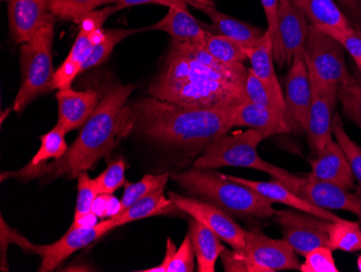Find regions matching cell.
Here are the masks:
<instances>
[{
	"label": "cell",
	"instance_id": "cell-35",
	"mask_svg": "<svg viewBox=\"0 0 361 272\" xmlns=\"http://www.w3.org/2000/svg\"><path fill=\"white\" fill-rule=\"evenodd\" d=\"M338 101L344 114L361 128V82L350 75L348 82L338 88Z\"/></svg>",
	"mask_w": 361,
	"mask_h": 272
},
{
	"label": "cell",
	"instance_id": "cell-34",
	"mask_svg": "<svg viewBox=\"0 0 361 272\" xmlns=\"http://www.w3.org/2000/svg\"><path fill=\"white\" fill-rule=\"evenodd\" d=\"M332 133H334V137L336 138V141L345 153L346 158L350 162L355 180L358 182L361 191V148L357 146L346 133L342 117L338 113L334 114V121H332Z\"/></svg>",
	"mask_w": 361,
	"mask_h": 272
},
{
	"label": "cell",
	"instance_id": "cell-36",
	"mask_svg": "<svg viewBox=\"0 0 361 272\" xmlns=\"http://www.w3.org/2000/svg\"><path fill=\"white\" fill-rule=\"evenodd\" d=\"M77 200L75 206L74 220L90 215L95 201L100 196L94 179L90 178L88 172H80L77 175Z\"/></svg>",
	"mask_w": 361,
	"mask_h": 272
},
{
	"label": "cell",
	"instance_id": "cell-7",
	"mask_svg": "<svg viewBox=\"0 0 361 272\" xmlns=\"http://www.w3.org/2000/svg\"><path fill=\"white\" fill-rule=\"evenodd\" d=\"M237 251L245 264V272L301 270L298 254L286 240L271 239L257 228L247 231L245 247Z\"/></svg>",
	"mask_w": 361,
	"mask_h": 272
},
{
	"label": "cell",
	"instance_id": "cell-45",
	"mask_svg": "<svg viewBox=\"0 0 361 272\" xmlns=\"http://www.w3.org/2000/svg\"><path fill=\"white\" fill-rule=\"evenodd\" d=\"M176 247L170 237L167 239V249H166L165 259L162 261L160 265L156 266V267L149 268V269L142 270L143 272H168V268H169L170 263H171L172 259H173L174 254H176Z\"/></svg>",
	"mask_w": 361,
	"mask_h": 272
},
{
	"label": "cell",
	"instance_id": "cell-3",
	"mask_svg": "<svg viewBox=\"0 0 361 272\" xmlns=\"http://www.w3.org/2000/svg\"><path fill=\"white\" fill-rule=\"evenodd\" d=\"M133 131L161 147L188 158L235 127L236 107L195 109L178 107L152 95L130 103Z\"/></svg>",
	"mask_w": 361,
	"mask_h": 272
},
{
	"label": "cell",
	"instance_id": "cell-22",
	"mask_svg": "<svg viewBox=\"0 0 361 272\" xmlns=\"http://www.w3.org/2000/svg\"><path fill=\"white\" fill-rule=\"evenodd\" d=\"M235 127H248L259 131L264 139L276 134L291 133L285 112L247 102L237 107Z\"/></svg>",
	"mask_w": 361,
	"mask_h": 272
},
{
	"label": "cell",
	"instance_id": "cell-13",
	"mask_svg": "<svg viewBox=\"0 0 361 272\" xmlns=\"http://www.w3.org/2000/svg\"><path fill=\"white\" fill-rule=\"evenodd\" d=\"M113 229L111 220L109 219L92 226L71 227L68 232L51 244H34L32 253L42 259L39 271H54L75 252L88 247Z\"/></svg>",
	"mask_w": 361,
	"mask_h": 272
},
{
	"label": "cell",
	"instance_id": "cell-51",
	"mask_svg": "<svg viewBox=\"0 0 361 272\" xmlns=\"http://www.w3.org/2000/svg\"><path fill=\"white\" fill-rule=\"evenodd\" d=\"M348 1H350V0H338V3H340L341 5H342L343 8L345 7V6L348 5Z\"/></svg>",
	"mask_w": 361,
	"mask_h": 272
},
{
	"label": "cell",
	"instance_id": "cell-40",
	"mask_svg": "<svg viewBox=\"0 0 361 272\" xmlns=\"http://www.w3.org/2000/svg\"><path fill=\"white\" fill-rule=\"evenodd\" d=\"M245 93H247V99L249 102L285 112L279 107L271 91L265 86L264 83L262 82L261 79L250 69H249L248 76L245 81Z\"/></svg>",
	"mask_w": 361,
	"mask_h": 272
},
{
	"label": "cell",
	"instance_id": "cell-42",
	"mask_svg": "<svg viewBox=\"0 0 361 272\" xmlns=\"http://www.w3.org/2000/svg\"><path fill=\"white\" fill-rule=\"evenodd\" d=\"M10 244L19 245L25 252H32V249H34V244L30 243L24 235H20L18 231L14 230L9 225H7L5 219L1 216V264H0L1 271L9 270L6 252H7L8 247Z\"/></svg>",
	"mask_w": 361,
	"mask_h": 272
},
{
	"label": "cell",
	"instance_id": "cell-4",
	"mask_svg": "<svg viewBox=\"0 0 361 272\" xmlns=\"http://www.w3.org/2000/svg\"><path fill=\"white\" fill-rule=\"evenodd\" d=\"M172 179L194 198L220 207L232 216L269 219L274 216L273 203L245 184L231 182L214 170L192 167L171 172Z\"/></svg>",
	"mask_w": 361,
	"mask_h": 272
},
{
	"label": "cell",
	"instance_id": "cell-43",
	"mask_svg": "<svg viewBox=\"0 0 361 272\" xmlns=\"http://www.w3.org/2000/svg\"><path fill=\"white\" fill-rule=\"evenodd\" d=\"M195 252L192 249L190 233L184 237L183 242L176 249L170 263L168 272H192L195 270Z\"/></svg>",
	"mask_w": 361,
	"mask_h": 272
},
{
	"label": "cell",
	"instance_id": "cell-10",
	"mask_svg": "<svg viewBox=\"0 0 361 272\" xmlns=\"http://www.w3.org/2000/svg\"><path fill=\"white\" fill-rule=\"evenodd\" d=\"M312 101L308 117V143L316 154L319 153L334 140L332 121L336 114L338 101V86L328 84L317 76L313 69L308 66Z\"/></svg>",
	"mask_w": 361,
	"mask_h": 272
},
{
	"label": "cell",
	"instance_id": "cell-12",
	"mask_svg": "<svg viewBox=\"0 0 361 272\" xmlns=\"http://www.w3.org/2000/svg\"><path fill=\"white\" fill-rule=\"evenodd\" d=\"M168 196L180 212L202 223L233 249L245 247L247 230L239 226L234 218L220 207L194 196H180L173 191L169 192Z\"/></svg>",
	"mask_w": 361,
	"mask_h": 272
},
{
	"label": "cell",
	"instance_id": "cell-1",
	"mask_svg": "<svg viewBox=\"0 0 361 272\" xmlns=\"http://www.w3.org/2000/svg\"><path fill=\"white\" fill-rule=\"evenodd\" d=\"M243 63H225L194 42L172 40L161 70L149 93L178 107L227 109L247 102Z\"/></svg>",
	"mask_w": 361,
	"mask_h": 272
},
{
	"label": "cell",
	"instance_id": "cell-16",
	"mask_svg": "<svg viewBox=\"0 0 361 272\" xmlns=\"http://www.w3.org/2000/svg\"><path fill=\"white\" fill-rule=\"evenodd\" d=\"M299 194L324 210L353 213L361 223V192L359 191L350 192L348 189L332 182L316 179L308 174L302 182Z\"/></svg>",
	"mask_w": 361,
	"mask_h": 272
},
{
	"label": "cell",
	"instance_id": "cell-50",
	"mask_svg": "<svg viewBox=\"0 0 361 272\" xmlns=\"http://www.w3.org/2000/svg\"><path fill=\"white\" fill-rule=\"evenodd\" d=\"M357 268H358L359 271L361 272V255H359L358 259H357Z\"/></svg>",
	"mask_w": 361,
	"mask_h": 272
},
{
	"label": "cell",
	"instance_id": "cell-21",
	"mask_svg": "<svg viewBox=\"0 0 361 272\" xmlns=\"http://www.w3.org/2000/svg\"><path fill=\"white\" fill-rule=\"evenodd\" d=\"M310 165L312 172L310 175L316 179L332 182L348 190L356 188L350 162L341 146L334 140L317 154V158L310 161Z\"/></svg>",
	"mask_w": 361,
	"mask_h": 272
},
{
	"label": "cell",
	"instance_id": "cell-23",
	"mask_svg": "<svg viewBox=\"0 0 361 272\" xmlns=\"http://www.w3.org/2000/svg\"><path fill=\"white\" fill-rule=\"evenodd\" d=\"M248 56L251 64L249 69L264 83L279 107L286 112L285 95L276 75L273 37L269 30H265L259 44L248 50Z\"/></svg>",
	"mask_w": 361,
	"mask_h": 272
},
{
	"label": "cell",
	"instance_id": "cell-38",
	"mask_svg": "<svg viewBox=\"0 0 361 272\" xmlns=\"http://www.w3.org/2000/svg\"><path fill=\"white\" fill-rule=\"evenodd\" d=\"M126 163L123 158L109 164V167L101 172L97 178H94L95 186H97L99 194H113L115 191L118 190L126 184Z\"/></svg>",
	"mask_w": 361,
	"mask_h": 272
},
{
	"label": "cell",
	"instance_id": "cell-6",
	"mask_svg": "<svg viewBox=\"0 0 361 272\" xmlns=\"http://www.w3.org/2000/svg\"><path fill=\"white\" fill-rule=\"evenodd\" d=\"M54 22L40 28L32 40L20 47L21 85L16 93L13 110L22 112L32 100L52 90Z\"/></svg>",
	"mask_w": 361,
	"mask_h": 272
},
{
	"label": "cell",
	"instance_id": "cell-25",
	"mask_svg": "<svg viewBox=\"0 0 361 272\" xmlns=\"http://www.w3.org/2000/svg\"><path fill=\"white\" fill-rule=\"evenodd\" d=\"M188 225V233L197 259V271H216V261L226 249L220 237L196 219H190Z\"/></svg>",
	"mask_w": 361,
	"mask_h": 272
},
{
	"label": "cell",
	"instance_id": "cell-11",
	"mask_svg": "<svg viewBox=\"0 0 361 272\" xmlns=\"http://www.w3.org/2000/svg\"><path fill=\"white\" fill-rule=\"evenodd\" d=\"M274 216L281 227L283 239L291 245L298 255L305 257L317 247H330L329 220L301 211L275 210Z\"/></svg>",
	"mask_w": 361,
	"mask_h": 272
},
{
	"label": "cell",
	"instance_id": "cell-2",
	"mask_svg": "<svg viewBox=\"0 0 361 272\" xmlns=\"http://www.w3.org/2000/svg\"><path fill=\"white\" fill-rule=\"evenodd\" d=\"M135 89L133 85L111 87L62 158L39 165L27 164L16 172H1V182L10 178L21 182L42 177L46 182L61 177L76 179L79 172L91 170L133 133V110L128 99Z\"/></svg>",
	"mask_w": 361,
	"mask_h": 272
},
{
	"label": "cell",
	"instance_id": "cell-30",
	"mask_svg": "<svg viewBox=\"0 0 361 272\" xmlns=\"http://www.w3.org/2000/svg\"><path fill=\"white\" fill-rule=\"evenodd\" d=\"M330 249L332 251H342L354 253L361 251V223L357 221H330L329 227Z\"/></svg>",
	"mask_w": 361,
	"mask_h": 272
},
{
	"label": "cell",
	"instance_id": "cell-9",
	"mask_svg": "<svg viewBox=\"0 0 361 272\" xmlns=\"http://www.w3.org/2000/svg\"><path fill=\"white\" fill-rule=\"evenodd\" d=\"M306 64L322 81L340 87L350 77L345 61V49L336 38L310 24L305 49Z\"/></svg>",
	"mask_w": 361,
	"mask_h": 272
},
{
	"label": "cell",
	"instance_id": "cell-18",
	"mask_svg": "<svg viewBox=\"0 0 361 272\" xmlns=\"http://www.w3.org/2000/svg\"><path fill=\"white\" fill-rule=\"evenodd\" d=\"M58 101V124L66 133L82 127L94 113L100 103V95L94 89L77 91L74 89H59L56 95Z\"/></svg>",
	"mask_w": 361,
	"mask_h": 272
},
{
	"label": "cell",
	"instance_id": "cell-15",
	"mask_svg": "<svg viewBox=\"0 0 361 272\" xmlns=\"http://www.w3.org/2000/svg\"><path fill=\"white\" fill-rule=\"evenodd\" d=\"M10 33L18 45L27 42L40 28L54 23L48 0H7Z\"/></svg>",
	"mask_w": 361,
	"mask_h": 272
},
{
	"label": "cell",
	"instance_id": "cell-41",
	"mask_svg": "<svg viewBox=\"0 0 361 272\" xmlns=\"http://www.w3.org/2000/svg\"><path fill=\"white\" fill-rule=\"evenodd\" d=\"M320 30L336 38L342 45L345 52L350 54L353 60L361 59V30L354 26H350L345 30H334V28H320Z\"/></svg>",
	"mask_w": 361,
	"mask_h": 272
},
{
	"label": "cell",
	"instance_id": "cell-47",
	"mask_svg": "<svg viewBox=\"0 0 361 272\" xmlns=\"http://www.w3.org/2000/svg\"><path fill=\"white\" fill-rule=\"evenodd\" d=\"M190 1L200 4V5L216 6V4H214L213 0H190Z\"/></svg>",
	"mask_w": 361,
	"mask_h": 272
},
{
	"label": "cell",
	"instance_id": "cell-46",
	"mask_svg": "<svg viewBox=\"0 0 361 272\" xmlns=\"http://www.w3.org/2000/svg\"><path fill=\"white\" fill-rule=\"evenodd\" d=\"M354 28L361 30V0H353L352 5L344 11Z\"/></svg>",
	"mask_w": 361,
	"mask_h": 272
},
{
	"label": "cell",
	"instance_id": "cell-24",
	"mask_svg": "<svg viewBox=\"0 0 361 272\" xmlns=\"http://www.w3.org/2000/svg\"><path fill=\"white\" fill-rule=\"evenodd\" d=\"M145 30H162L169 34L172 40L194 44L204 42L207 36V30L188 9L178 8H169L165 17Z\"/></svg>",
	"mask_w": 361,
	"mask_h": 272
},
{
	"label": "cell",
	"instance_id": "cell-31",
	"mask_svg": "<svg viewBox=\"0 0 361 272\" xmlns=\"http://www.w3.org/2000/svg\"><path fill=\"white\" fill-rule=\"evenodd\" d=\"M145 28H117V30H103L100 38L93 47L92 52L85 63L81 73L106 62L113 52L114 48L130 36L143 32Z\"/></svg>",
	"mask_w": 361,
	"mask_h": 272
},
{
	"label": "cell",
	"instance_id": "cell-32",
	"mask_svg": "<svg viewBox=\"0 0 361 272\" xmlns=\"http://www.w3.org/2000/svg\"><path fill=\"white\" fill-rule=\"evenodd\" d=\"M170 177H171L170 172H164L159 175H145L137 182H126L125 191L119 202L118 212L116 215L125 212L131 205L135 204L147 194H152L153 191L165 188Z\"/></svg>",
	"mask_w": 361,
	"mask_h": 272
},
{
	"label": "cell",
	"instance_id": "cell-37",
	"mask_svg": "<svg viewBox=\"0 0 361 272\" xmlns=\"http://www.w3.org/2000/svg\"><path fill=\"white\" fill-rule=\"evenodd\" d=\"M262 7L264 10L265 17L267 20V30H269L274 44V59L279 68H283L287 64L286 54L283 52V42H281L279 30H278V8L279 0H259Z\"/></svg>",
	"mask_w": 361,
	"mask_h": 272
},
{
	"label": "cell",
	"instance_id": "cell-28",
	"mask_svg": "<svg viewBox=\"0 0 361 272\" xmlns=\"http://www.w3.org/2000/svg\"><path fill=\"white\" fill-rule=\"evenodd\" d=\"M115 4L116 0H48L49 9L56 19L77 24L99 8Z\"/></svg>",
	"mask_w": 361,
	"mask_h": 272
},
{
	"label": "cell",
	"instance_id": "cell-33",
	"mask_svg": "<svg viewBox=\"0 0 361 272\" xmlns=\"http://www.w3.org/2000/svg\"><path fill=\"white\" fill-rule=\"evenodd\" d=\"M64 128L56 124L51 131L40 138L42 145L35 156L30 162V165L48 163L49 160H59L68 152V143L65 141L66 135Z\"/></svg>",
	"mask_w": 361,
	"mask_h": 272
},
{
	"label": "cell",
	"instance_id": "cell-29",
	"mask_svg": "<svg viewBox=\"0 0 361 272\" xmlns=\"http://www.w3.org/2000/svg\"><path fill=\"white\" fill-rule=\"evenodd\" d=\"M200 46L210 54L213 58L225 63H243L249 60L248 48L240 42L231 38L210 33L207 30V36Z\"/></svg>",
	"mask_w": 361,
	"mask_h": 272
},
{
	"label": "cell",
	"instance_id": "cell-48",
	"mask_svg": "<svg viewBox=\"0 0 361 272\" xmlns=\"http://www.w3.org/2000/svg\"><path fill=\"white\" fill-rule=\"evenodd\" d=\"M355 64H356L357 68H358L359 73L361 74V59H358V60H354Z\"/></svg>",
	"mask_w": 361,
	"mask_h": 272
},
{
	"label": "cell",
	"instance_id": "cell-8",
	"mask_svg": "<svg viewBox=\"0 0 361 272\" xmlns=\"http://www.w3.org/2000/svg\"><path fill=\"white\" fill-rule=\"evenodd\" d=\"M117 12L115 5L91 12L79 24V33L73 45L68 58L61 64L54 77L52 89L68 88L74 79L80 74L85 63L92 52L93 47L102 34L103 25L111 14Z\"/></svg>",
	"mask_w": 361,
	"mask_h": 272
},
{
	"label": "cell",
	"instance_id": "cell-5",
	"mask_svg": "<svg viewBox=\"0 0 361 272\" xmlns=\"http://www.w3.org/2000/svg\"><path fill=\"white\" fill-rule=\"evenodd\" d=\"M263 140V136L251 128L232 135L226 134L207 146L202 155L195 161L194 167L202 170L252 168L271 175L274 179L279 180L294 192L300 194L304 178L264 161L257 153V147Z\"/></svg>",
	"mask_w": 361,
	"mask_h": 272
},
{
	"label": "cell",
	"instance_id": "cell-39",
	"mask_svg": "<svg viewBox=\"0 0 361 272\" xmlns=\"http://www.w3.org/2000/svg\"><path fill=\"white\" fill-rule=\"evenodd\" d=\"M332 249L328 247H320L313 249L305 256L301 264V272H338Z\"/></svg>",
	"mask_w": 361,
	"mask_h": 272
},
{
	"label": "cell",
	"instance_id": "cell-14",
	"mask_svg": "<svg viewBox=\"0 0 361 272\" xmlns=\"http://www.w3.org/2000/svg\"><path fill=\"white\" fill-rule=\"evenodd\" d=\"M312 86L305 57L294 58L286 78V117L292 129L307 131Z\"/></svg>",
	"mask_w": 361,
	"mask_h": 272
},
{
	"label": "cell",
	"instance_id": "cell-17",
	"mask_svg": "<svg viewBox=\"0 0 361 272\" xmlns=\"http://www.w3.org/2000/svg\"><path fill=\"white\" fill-rule=\"evenodd\" d=\"M307 18L294 0H279L278 8V30L283 42L287 64L294 58L305 57L307 42Z\"/></svg>",
	"mask_w": 361,
	"mask_h": 272
},
{
	"label": "cell",
	"instance_id": "cell-49",
	"mask_svg": "<svg viewBox=\"0 0 361 272\" xmlns=\"http://www.w3.org/2000/svg\"><path fill=\"white\" fill-rule=\"evenodd\" d=\"M10 109H8L7 111L3 112V114H1V123H4L5 122V117H8V114H9Z\"/></svg>",
	"mask_w": 361,
	"mask_h": 272
},
{
	"label": "cell",
	"instance_id": "cell-44",
	"mask_svg": "<svg viewBox=\"0 0 361 272\" xmlns=\"http://www.w3.org/2000/svg\"><path fill=\"white\" fill-rule=\"evenodd\" d=\"M140 5H160L178 9H188V4L184 0H116L115 7L119 11L125 8Z\"/></svg>",
	"mask_w": 361,
	"mask_h": 272
},
{
	"label": "cell",
	"instance_id": "cell-26",
	"mask_svg": "<svg viewBox=\"0 0 361 272\" xmlns=\"http://www.w3.org/2000/svg\"><path fill=\"white\" fill-rule=\"evenodd\" d=\"M178 212L180 211L170 200L169 196L167 198L165 196V188H160L131 205L121 214L111 217V220L115 229L133 221L161 215H174Z\"/></svg>",
	"mask_w": 361,
	"mask_h": 272
},
{
	"label": "cell",
	"instance_id": "cell-27",
	"mask_svg": "<svg viewBox=\"0 0 361 272\" xmlns=\"http://www.w3.org/2000/svg\"><path fill=\"white\" fill-rule=\"evenodd\" d=\"M303 10L310 24L319 28L345 30L350 28V20L334 0H294Z\"/></svg>",
	"mask_w": 361,
	"mask_h": 272
},
{
	"label": "cell",
	"instance_id": "cell-20",
	"mask_svg": "<svg viewBox=\"0 0 361 272\" xmlns=\"http://www.w3.org/2000/svg\"><path fill=\"white\" fill-rule=\"evenodd\" d=\"M225 177L231 182L245 184V186L253 189L262 196L269 199L271 203H281V204L288 205L292 208L314 215V216L319 217V218L326 219V220L336 221L341 218L338 215L334 214L331 211L324 210L322 207L316 206L310 201L305 200L303 196L286 187L279 180L255 182V180L245 179V178L227 176V175H225Z\"/></svg>",
	"mask_w": 361,
	"mask_h": 272
},
{
	"label": "cell",
	"instance_id": "cell-19",
	"mask_svg": "<svg viewBox=\"0 0 361 272\" xmlns=\"http://www.w3.org/2000/svg\"><path fill=\"white\" fill-rule=\"evenodd\" d=\"M188 5L200 10L211 20L212 24L202 23V28L210 33L225 36L235 42H240L245 48H253L259 44L265 34V30L236 18L229 17L216 9V6L200 5L190 0H184Z\"/></svg>",
	"mask_w": 361,
	"mask_h": 272
}]
</instances>
